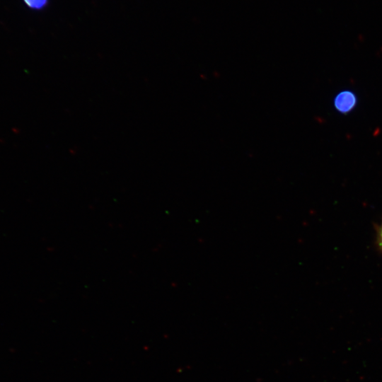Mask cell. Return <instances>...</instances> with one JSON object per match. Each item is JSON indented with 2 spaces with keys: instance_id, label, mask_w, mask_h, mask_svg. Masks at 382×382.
<instances>
[{
  "instance_id": "1",
  "label": "cell",
  "mask_w": 382,
  "mask_h": 382,
  "mask_svg": "<svg viewBox=\"0 0 382 382\" xmlns=\"http://www.w3.org/2000/svg\"><path fill=\"white\" fill-rule=\"evenodd\" d=\"M357 100V96L353 91L344 90L335 96L333 104L337 112L345 115L354 109Z\"/></svg>"
},
{
  "instance_id": "2",
  "label": "cell",
  "mask_w": 382,
  "mask_h": 382,
  "mask_svg": "<svg viewBox=\"0 0 382 382\" xmlns=\"http://www.w3.org/2000/svg\"><path fill=\"white\" fill-rule=\"evenodd\" d=\"M25 6L33 11H40L45 9L50 0H22Z\"/></svg>"
},
{
  "instance_id": "3",
  "label": "cell",
  "mask_w": 382,
  "mask_h": 382,
  "mask_svg": "<svg viewBox=\"0 0 382 382\" xmlns=\"http://www.w3.org/2000/svg\"><path fill=\"white\" fill-rule=\"evenodd\" d=\"M376 243L378 248L382 252V222L377 229Z\"/></svg>"
}]
</instances>
